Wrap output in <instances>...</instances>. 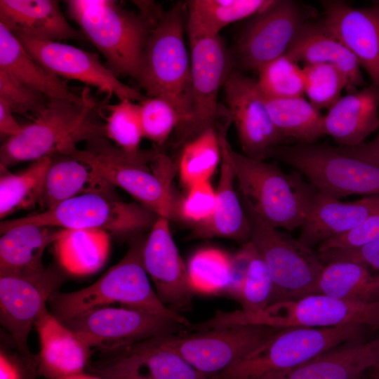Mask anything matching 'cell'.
<instances>
[{
  "label": "cell",
  "instance_id": "6da1fadb",
  "mask_svg": "<svg viewBox=\"0 0 379 379\" xmlns=\"http://www.w3.org/2000/svg\"><path fill=\"white\" fill-rule=\"evenodd\" d=\"M86 142L82 149L72 145L60 154L86 164L158 215L169 220L178 217V202L172 190L175 166L166 154L155 147L127 153L102 134L94 135Z\"/></svg>",
  "mask_w": 379,
  "mask_h": 379
},
{
  "label": "cell",
  "instance_id": "7a4b0ae2",
  "mask_svg": "<svg viewBox=\"0 0 379 379\" xmlns=\"http://www.w3.org/2000/svg\"><path fill=\"white\" fill-rule=\"evenodd\" d=\"M218 126L220 149L233 168L240 197L273 227L293 231L301 227L310 212L315 187L298 171L287 174L276 163L238 153L227 139L230 125Z\"/></svg>",
  "mask_w": 379,
  "mask_h": 379
},
{
  "label": "cell",
  "instance_id": "3957f363",
  "mask_svg": "<svg viewBox=\"0 0 379 379\" xmlns=\"http://www.w3.org/2000/svg\"><path fill=\"white\" fill-rule=\"evenodd\" d=\"M145 239L142 234L130 240L123 258L91 285L72 292H55L48 302L51 313L66 323L93 309L119 303L171 318L189 328L192 323L166 307L150 285L142 262Z\"/></svg>",
  "mask_w": 379,
  "mask_h": 379
},
{
  "label": "cell",
  "instance_id": "277c9868",
  "mask_svg": "<svg viewBox=\"0 0 379 379\" xmlns=\"http://www.w3.org/2000/svg\"><path fill=\"white\" fill-rule=\"evenodd\" d=\"M185 2L176 3L152 29L137 81L147 97L168 102L178 112V136L192 117L191 62L184 39Z\"/></svg>",
  "mask_w": 379,
  "mask_h": 379
},
{
  "label": "cell",
  "instance_id": "5b68a950",
  "mask_svg": "<svg viewBox=\"0 0 379 379\" xmlns=\"http://www.w3.org/2000/svg\"><path fill=\"white\" fill-rule=\"evenodd\" d=\"M69 18L117 76L137 81L147 40L156 25L112 0H68Z\"/></svg>",
  "mask_w": 379,
  "mask_h": 379
},
{
  "label": "cell",
  "instance_id": "8992f818",
  "mask_svg": "<svg viewBox=\"0 0 379 379\" xmlns=\"http://www.w3.org/2000/svg\"><path fill=\"white\" fill-rule=\"evenodd\" d=\"M85 101L79 105L65 99L51 98L47 107L18 135L1 145L0 165L36 161L60 154L81 140L103 133V126L93 119L96 103L90 90L83 91Z\"/></svg>",
  "mask_w": 379,
  "mask_h": 379
},
{
  "label": "cell",
  "instance_id": "52a82bcc",
  "mask_svg": "<svg viewBox=\"0 0 379 379\" xmlns=\"http://www.w3.org/2000/svg\"><path fill=\"white\" fill-rule=\"evenodd\" d=\"M158 215L137 201L124 202L100 193H88L64 201L41 213L0 223L1 234L25 225L62 229L100 230L120 241L150 230Z\"/></svg>",
  "mask_w": 379,
  "mask_h": 379
},
{
  "label": "cell",
  "instance_id": "ba28073f",
  "mask_svg": "<svg viewBox=\"0 0 379 379\" xmlns=\"http://www.w3.org/2000/svg\"><path fill=\"white\" fill-rule=\"evenodd\" d=\"M260 324L286 328L291 327L329 328L357 324L379 329V300L352 302L326 295L313 294L295 300L279 302L255 313L242 310H218L204 321L206 328L237 325Z\"/></svg>",
  "mask_w": 379,
  "mask_h": 379
},
{
  "label": "cell",
  "instance_id": "9c48e42d",
  "mask_svg": "<svg viewBox=\"0 0 379 379\" xmlns=\"http://www.w3.org/2000/svg\"><path fill=\"white\" fill-rule=\"evenodd\" d=\"M366 328L357 324L329 328H281L241 361L212 378L267 379L339 345L361 340Z\"/></svg>",
  "mask_w": 379,
  "mask_h": 379
},
{
  "label": "cell",
  "instance_id": "30bf717a",
  "mask_svg": "<svg viewBox=\"0 0 379 379\" xmlns=\"http://www.w3.org/2000/svg\"><path fill=\"white\" fill-rule=\"evenodd\" d=\"M241 202L249 225L250 241L273 281L270 305L309 295L324 266L319 253L270 225L241 197Z\"/></svg>",
  "mask_w": 379,
  "mask_h": 379
},
{
  "label": "cell",
  "instance_id": "8fae6325",
  "mask_svg": "<svg viewBox=\"0 0 379 379\" xmlns=\"http://www.w3.org/2000/svg\"><path fill=\"white\" fill-rule=\"evenodd\" d=\"M275 158L305 175L318 192L338 199L352 194H379V167L338 152L335 147L300 143L269 149Z\"/></svg>",
  "mask_w": 379,
  "mask_h": 379
},
{
  "label": "cell",
  "instance_id": "7c38bea8",
  "mask_svg": "<svg viewBox=\"0 0 379 379\" xmlns=\"http://www.w3.org/2000/svg\"><path fill=\"white\" fill-rule=\"evenodd\" d=\"M281 328L237 325L157 336L159 343L199 372L212 377L241 361Z\"/></svg>",
  "mask_w": 379,
  "mask_h": 379
},
{
  "label": "cell",
  "instance_id": "4fadbf2b",
  "mask_svg": "<svg viewBox=\"0 0 379 379\" xmlns=\"http://www.w3.org/2000/svg\"><path fill=\"white\" fill-rule=\"evenodd\" d=\"M64 324L102 353L188 330L176 320L126 306L97 307Z\"/></svg>",
  "mask_w": 379,
  "mask_h": 379
},
{
  "label": "cell",
  "instance_id": "5bb4252c",
  "mask_svg": "<svg viewBox=\"0 0 379 379\" xmlns=\"http://www.w3.org/2000/svg\"><path fill=\"white\" fill-rule=\"evenodd\" d=\"M191 50L192 117L177 136L184 144L206 129L216 128L219 91L234 69L232 53L220 35H188Z\"/></svg>",
  "mask_w": 379,
  "mask_h": 379
},
{
  "label": "cell",
  "instance_id": "9a60e30c",
  "mask_svg": "<svg viewBox=\"0 0 379 379\" xmlns=\"http://www.w3.org/2000/svg\"><path fill=\"white\" fill-rule=\"evenodd\" d=\"M29 55L58 77L74 79L120 100H143L147 95L122 83L99 55L58 41H44L13 33Z\"/></svg>",
  "mask_w": 379,
  "mask_h": 379
},
{
  "label": "cell",
  "instance_id": "2e32d148",
  "mask_svg": "<svg viewBox=\"0 0 379 379\" xmlns=\"http://www.w3.org/2000/svg\"><path fill=\"white\" fill-rule=\"evenodd\" d=\"M60 267H46L37 274L0 276V321L18 350L29 354L27 339L50 297L65 280Z\"/></svg>",
  "mask_w": 379,
  "mask_h": 379
},
{
  "label": "cell",
  "instance_id": "e0dca14e",
  "mask_svg": "<svg viewBox=\"0 0 379 379\" xmlns=\"http://www.w3.org/2000/svg\"><path fill=\"white\" fill-rule=\"evenodd\" d=\"M102 354L86 370L103 379H213L163 346L157 336Z\"/></svg>",
  "mask_w": 379,
  "mask_h": 379
},
{
  "label": "cell",
  "instance_id": "ac0fdd59",
  "mask_svg": "<svg viewBox=\"0 0 379 379\" xmlns=\"http://www.w3.org/2000/svg\"><path fill=\"white\" fill-rule=\"evenodd\" d=\"M304 23L296 3L275 1L246 27L231 53L234 65L246 71L258 70L284 55Z\"/></svg>",
  "mask_w": 379,
  "mask_h": 379
},
{
  "label": "cell",
  "instance_id": "d6986e66",
  "mask_svg": "<svg viewBox=\"0 0 379 379\" xmlns=\"http://www.w3.org/2000/svg\"><path fill=\"white\" fill-rule=\"evenodd\" d=\"M223 88L244 154L263 161L267 151L281 145L286 138L270 118L258 81L233 69Z\"/></svg>",
  "mask_w": 379,
  "mask_h": 379
},
{
  "label": "cell",
  "instance_id": "ffe728a7",
  "mask_svg": "<svg viewBox=\"0 0 379 379\" xmlns=\"http://www.w3.org/2000/svg\"><path fill=\"white\" fill-rule=\"evenodd\" d=\"M145 270L160 301L179 313L192 310L195 294L184 263L171 233L169 220L158 216L142 249Z\"/></svg>",
  "mask_w": 379,
  "mask_h": 379
},
{
  "label": "cell",
  "instance_id": "44dd1931",
  "mask_svg": "<svg viewBox=\"0 0 379 379\" xmlns=\"http://www.w3.org/2000/svg\"><path fill=\"white\" fill-rule=\"evenodd\" d=\"M324 23L355 56L379 88V1L354 8L342 1H325Z\"/></svg>",
  "mask_w": 379,
  "mask_h": 379
},
{
  "label": "cell",
  "instance_id": "7402d4cb",
  "mask_svg": "<svg viewBox=\"0 0 379 379\" xmlns=\"http://www.w3.org/2000/svg\"><path fill=\"white\" fill-rule=\"evenodd\" d=\"M40 343L38 375L46 379L84 372L90 363L91 347L47 309L34 324Z\"/></svg>",
  "mask_w": 379,
  "mask_h": 379
},
{
  "label": "cell",
  "instance_id": "603a6c76",
  "mask_svg": "<svg viewBox=\"0 0 379 379\" xmlns=\"http://www.w3.org/2000/svg\"><path fill=\"white\" fill-rule=\"evenodd\" d=\"M379 214V194L352 202H341L318 192L310 212L302 225L298 240L312 248L317 244L357 227L372 215Z\"/></svg>",
  "mask_w": 379,
  "mask_h": 379
},
{
  "label": "cell",
  "instance_id": "cb8c5ba5",
  "mask_svg": "<svg viewBox=\"0 0 379 379\" xmlns=\"http://www.w3.org/2000/svg\"><path fill=\"white\" fill-rule=\"evenodd\" d=\"M379 88L375 84L348 92L324 117V133L340 147L360 145L379 128Z\"/></svg>",
  "mask_w": 379,
  "mask_h": 379
},
{
  "label": "cell",
  "instance_id": "d4e9b609",
  "mask_svg": "<svg viewBox=\"0 0 379 379\" xmlns=\"http://www.w3.org/2000/svg\"><path fill=\"white\" fill-rule=\"evenodd\" d=\"M379 361V338L351 341L267 379H358Z\"/></svg>",
  "mask_w": 379,
  "mask_h": 379
},
{
  "label": "cell",
  "instance_id": "484cf974",
  "mask_svg": "<svg viewBox=\"0 0 379 379\" xmlns=\"http://www.w3.org/2000/svg\"><path fill=\"white\" fill-rule=\"evenodd\" d=\"M285 54L296 62L335 67L345 76L348 92L366 84L355 56L324 22H305Z\"/></svg>",
  "mask_w": 379,
  "mask_h": 379
},
{
  "label": "cell",
  "instance_id": "4316f807",
  "mask_svg": "<svg viewBox=\"0 0 379 379\" xmlns=\"http://www.w3.org/2000/svg\"><path fill=\"white\" fill-rule=\"evenodd\" d=\"M0 22L13 33L44 41L84 38L72 27L55 0H1Z\"/></svg>",
  "mask_w": 379,
  "mask_h": 379
},
{
  "label": "cell",
  "instance_id": "83f0119b",
  "mask_svg": "<svg viewBox=\"0 0 379 379\" xmlns=\"http://www.w3.org/2000/svg\"><path fill=\"white\" fill-rule=\"evenodd\" d=\"M0 69L50 98L65 99L83 105L84 94L72 92L60 78L40 65L26 51L13 33L0 22Z\"/></svg>",
  "mask_w": 379,
  "mask_h": 379
},
{
  "label": "cell",
  "instance_id": "f1b7e54d",
  "mask_svg": "<svg viewBox=\"0 0 379 379\" xmlns=\"http://www.w3.org/2000/svg\"><path fill=\"white\" fill-rule=\"evenodd\" d=\"M221 160L214 213L206 222L196 225L188 239L222 237L244 244L250 241L249 225L241 200L234 189V172L222 150Z\"/></svg>",
  "mask_w": 379,
  "mask_h": 379
},
{
  "label": "cell",
  "instance_id": "f546056e",
  "mask_svg": "<svg viewBox=\"0 0 379 379\" xmlns=\"http://www.w3.org/2000/svg\"><path fill=\"white\" fill-rule=\"evenodd\" d=\"M114 187L75 157L55 154L51 156L40 205L47 210L69 199L88 193L116 196Z\"/></svg>",
  "mask_w": 379,
  "mask_h": 379
},
{
  "label": "cell",
  "instance_id": "4dcf8cb0",
  "mask_svg": "<svg viewBox=\"0 0 379 379\" xmlns=\"http://www.w3.org/2000/svg\"><path fill=\"white\" fill-rule=\"evenodd\" d=\"M33 225H19L1 234L0 238V276H26L37 274L46 267L44 253L56 240L60 230Z\"/></svg>",
  "mask_w": 379,
  "mask_h": 379
},
{
  "label": "cell",
  "instance_id": "1f68e13d",
  "mask_svg": "<svg viewBox=\"0 0 379 379\" xmlns=\"http://www.w3.org/2000/svg\"><path fill=\"white\" fill-rule=\"evenodd\" d=\"M110 237L100 230L60 229L53 243L59 266L77 277L96 272L108 258Z\"/></svg>",
  "mask_w": 379,
  "mask_h": 379
},
{
  "label": "cell",
  "instance_id": "d6a6232c",
  "mask_svg": "<svg viewBox=\"0 0 379 379\" xmlns=\"http://www.w3.org/2000/svg\"><path fill=\"white\" fill-rule=\"evenodd\" d=\"M326 295L352 302L379 300V274L354 262L338 261L324 265L310 295Z\"/></svg>",
  "mask_w": 379,
  "mask_h": 379
},
{
  "label": "cell",
  "instance_id": "836d02e7",
  "mask_svg": "<svg viewBox=\"0 0 379 379\" xmlns=\"http://www.w3.org/2000/svg\"><path fill=\"white\" fill-rule=\"evenodd\" d=\"M275 0H190L185 2L190 34L219 35L230 23L256 15Z\"/></svg>",
  "mask_w": 379,
  "mask_h": 379
},
{
  "label": "cell",
  "instance_id": "e575fe53",
  "mask_svg": "<svg viewBox=\"0 0 379 379\" xmlns=\"http://www.w3.org/2000/svg\"><path fill=\"white\" fill-rule=\"evenodd\" d=\"M51 157H44L25 170L12 173L0 165V218L40 204Z\"/></svg>",
  "mask_w": 379,
  "mask_h": 379
},
{
  "label": "cell",
  "instance_id": "d590c367",
  "mask_svg": "<svg viewBox=\"0 0 379 379\" xmlns=\"http://www.w3.org/2000/svg\"><path fill=\"white\" fill-rule=\"evenodd\" d=\"M265 96L270 118L284 138L313 143L324 133V117L302 97L274 98Z\"/></svg>",
  "mask_w": 379,
  "mask_h": 379
},
{
  "label": "cell",
  "instance_id": "8d00e7d4",
  "mask_svg": "<svg viewBox=\"0 0 379 379\" xmlns=\"http://www.w3.org/2000/svg\"><path fill=\"white\" fill-rule=\"evenodd\" d=\"M221 158V149L216 128L211 127L183 144L179 160L182 183L190 188L209 180Z\"/></svg>",
  "mask_w": 379,
  "mask_h": 379
},
{
  "label": "cell",
  "instance_id": "74e56055",
  "mask_svg": "<svg viewBox=\"0 0 379 379\" xmlns=\"http://www.w3.org/2000/svg\"><path fill=\"white\" fill-rule=\"evenodd\" d=\"M195 293L224 295L230 279L231 255L215 248L199 250L187 265Z\"/></svg>",
  "mask_w": 379,
  "mask_h": 379
},
{
  "label": "cell",
  "instance_id": "f35d334b",
  "mask_svg": "<svg viewBox=\"0 0 379 379\" xmlns=\"http://www.w3.org/2000/svg\"><path fill=\"white\" fill-rule=\"evenodd\" d=\"M106 109L109 114L104 124V135L127 153L139 152L143 138L140 104L123 99L117 104L107 105Z\"/></svg>",
  "mask_w": 379,
  "mask_h": 379
},
{
  "label": "cell",
  "instance_id": "ab89813d",
  "mask_svg": "<svg viewBox=\"0 0 379 379\" xmlns=\"http://www.w3.org/2000/svg\"><path fill=\"white\" fill-rule=\"evenodd\" d=\"M258 72V85L267 97L296 98L305 93L302 69L286 54L264 65Z\"/></svg>",
  "mask_w": 379,
  "mask_h": 379
},
{
  "label": "cell",
  "instance_id": "60d3db41",
  "mask_svg": "<svg viewBox=\"0 0 379 379\" xmlns=\"http://www.w3.org/2000/svg\"><path fill=\"white\" fill-rule=\"evenodd\" d=\"M302 72L304 93L310 102L319 110L329 109L340 99L343 89H347L348 83L345 76L333 65H305Z\"/></svg>",
  "mask_w": 379,
  "mask_h": 379
},
{
  "label": "cell",
  "instance_id": "b9f144b4",
  "mask_svg": "<svg viewBox=\"0 0 379 379\" xmlns=\"http://www.w3.org/2000/svg\"><path fill=\"white\" fill-rule=\"evenodd\" d=\"M143 138L161 146L178 127L180 118L176 109L166 100L146 97L139 102Z\"/></svg>",
  "mask_w": 379,
  "mask_h": 379
},
{
  "label": "cell",
  "instance_id": "7bdbcfd3",
  "mask_svg": "<svg viewBox=\"0 0 379 379\" xmlns=\"http://www.w3.org/2000/svg\"><path fill=\"white\" fill-rule=\"evenodd\" d=\"M273 281L267 267L257 252L249 267L238 302L244 312L255 313L271 304Z\"/></svg>",
  "mask_w": 379,
  "mask_h": 379
},
{
  "label": "cell",
  "instance_id": "ee69618b",
  "mask_svg": "<svg viewBox=\"0 0 379 379\" xmlns=\"http://www.w3.org/2000/svg\"><path fill=\"white\" fill-rule=\"evenodd\" d=\"M0 98L14 113L36 117L48 105L51 98L42 92L18 81L0 69Z\"/></svg>",
  "mask_w": 379,
  "mask_h": 379
},
{
  "label": "cell",
  "instance_id": "f6af8a7d",
  "mask_svg": "<svg viewBox=\"0 0 379 379\" xmlns=\"http://www.w3.org/2000/svg\"><path fill=\"white\" fill-rule=\"evenodd\" d=\"M216 204L215 191L209 180L189 188L187 196L178 206V215L185 220L199 225L213 215Z\"/></svg>",
  "mask_w": 379,
  "mask_h": 379
},
{
  "label": "cell",
  "instance_id": "bcb514c9",
  "mask_svg": "<svg viewBox=\"0 0 379 379\" xmlns=\"http://www.w3.org/2000/svg\"><path fill=\"white\" fill-rule=\"evenodd\" d=\"M38 354H25L15 344L8 348L1 343L0 349V379H36Z\"/></svg>",
  "mask_w": 379,
  "mask_h": 379
},
{
  "label": "cell",
  "instance_id": "7dc6e473",
  "mask_svg": "<svg viewBox=\"0 0 379 379\" xmlns=\"http://www.w3.org/2000/svg\"><path fill=\"white\" fill-rule=\"evenodd\" d=\"M378 239L379 214H376L353 230L321 242L319 245L318 253L333 248L359 247Z\"/></svg>",
  "mask_w": 379,
  "mask_h": 379
},
{
  "label": "cell",
  "instance_id": "c3c4849f",
  "mask_svg": "<svg viewBox=\"0 0 379 379\" xmlns=\"http://www.w3.org/2000/svg\"><path fill=\"white\" fill-rule=\"evenodd\" d=\"M324 265L345 261L359 264L379 271V239L349 248H333L319 253Z\"/></svg>",
  "mask_w": 379,
  "mask_h": 379
},
{
  "label": "cell",
  "instance_id": "681fc988",
  "mask_svg": "<svg viewBox=\"0 0 379 379\" xmlns=\"http://www.w3.org/2000/svg\"><path fill=\"white\" fill-rule=\"evenodd\" d=\"M256 254L255 246L248 241L231 255L230 279L224 295L239 301L249 267Z\"/></svg>",
  "mask_w": 379,
  "mask_h": 379
},
{
  "label": "cell",
  "instance_id": "f907efd6",
  "mask_svg": "<svg viewBox=\"0 0 379 379\" xmlns=\"http://www.w3.org/2000/svg\"><path fill=\"white\" fill-rule=\"evenodd\" d=\"M335 149L347 156L379 167V133L367 142L353 147H336Z\"/></svg>",
  "mask_w": 379,
  "mask_h": 379
},
{
  "label": "cell",
  "instance_id": "816d5d0a",
  "mask_svg": "<svg viewBox=\"0 0 379 379\" xmlns=\"http://www.w3.org/2000/svg\"><path fill=\"white\" fill-rule=\"evenodd\" d=\"M9 105L0 98V134L1 137L7 138L19 134L23 126L19 124L15 119Z\"/></svg>",
  "mask_w": 379,
  "mask_h": 379
},
{
  "label": "cell",
  "instance_id": "f5cc1de1",
  "mask_svg": "<svg viewBox=\"0 0 379 379\" xmlns=\"http://www.w3.org/2000/svg\"><path fill=\"white\" fill-rule=\"evenodd\" d=\"M57 379H103L90 373H79L58 378Z\"/></svg>",
  "mask_w": 379,
  "mask_h": 379
},
{
  "label": "cell",
  "instance_id": "db71d44e",
  "mask_svg": "<svg viewBox=\"0 0 379 379\" xmlns=\"http://www.w3.org/2000/svg\"><path fill=\"white\" fill-rule=\"evenodd\" d=\"M370 375L374 379H379V361L370 370Z\"/></svg>",
  "mask_w": 379,
  "mask_h": 379
}]
</instances>
